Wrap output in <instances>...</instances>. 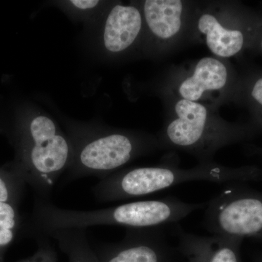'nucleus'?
I'll list each match as a JSON object with an SVG mask.
<instances>
[{"label":"nucleus","mask_w":262,"mask_h":262,"mask_svg":"<svg viewBox=\"0 0 262 262\" xmlns=\"http://www.w3.org/2000/svg\"><path fill=\"white\" fill-rule=\"evenodd\" d=\"M163 101L165 122L157 136L160 149L185 151L199 163L213 161L219 150L259 134L249 122L227 121L219 110L206 105L173 97H163Z\"/></svg>","instance_id":"obj_1"},{"label":"nucleus","mask_w":262,"mask_h":262,"mask_svg":"<svg viewBox=\"0 0 262 262\" xmlns=\"http://www.w3.org/2000/svg\"><path fill=\"white\" fill-rule=\"evenodd\" d=\"M207 203H188L176 198L133 202L115 207L76 211L55 206L50 200L37 198L34 207L36 233L62 229H84L94 226H124L127 228H154L176 225Z\"/></svg>","instance_id":"obj_2"},{"label":"nucleus","mask_w":262,"mask_h":262,"mask_svg":"<svg viewBox=\"0 0 262 262\" xmlns=\"http://www.w3.org/2000/svg\"><path fill=\"white\" fill-rule=\"evenodd\" d=\"M262 170L256 165L229 167L214 161L199 163L192 168L160 165L121 170L101 179L92 192L99 203L123 201L165 190L188 182L207 181L237 184L258 182Z\"/></svg>","instance_id":"obj_3"},{"label":"nucleus","mask_w":262,"mask_h":262,"mask_svg":"<svg viewBox=\"0 0 262 262\" xmlns=\"http://www.w3.org/2000/svg\"><path fill=\"white\" fill-rule=\"evenodd\" d=\"M262 30V13L238 1H195L189 42L206 46L227 60L253 51Z\"/></svg>","instance_id":"obj_4"},{"label":"nucleus","mask_w":262,"mask_h":262,"mask_svg":"<svg viewBox=\"0 0 262 262\" xmlns=\"http://www.w3.org/2000/svg\"><path fill=\"white\" fill-rule=\"evenodd\" d=\"M241 75L227 60L215 56L172 67L163 77L162 97L200 103L219 110L226 103H238Z\"/></svg>","instance_id":"obj_5"},{"label":"nucleus","mask_w":262,"mask_h":262,"mask_svg":"<svg viewBox=\"0 0 262 262\" xmlns=\"http://www.w3.org/2000/svg\"><path fill=\"white\" fill-rule=\"evenodd\" d=\"M156 149H160L157 136L117 131L96 136L80 146L66 181L88 176L106 178L136 157Z\"/></svg>","instance_id":"obj_6"},{"label":"nucleus","mask_w":262,"mask_h":262,"mask_svg":"<svg viewBox=\"0 0 262 262\" xmlns=\"http://www.w3.org/2000/svg\"><path fill=\"white\" fill-rule=\"evenodd\" d=\"M233 184L207 203L205 227L213 234L262 241V193Z\"/></svg>","instance_id":"obj_7"},{"label":"nucleus","mask_w":262,"mask_h":262,"mask_svg":"<svg viewBox=\"0 0 262 262\" xmlns=\"http://www.w3.org/2000/svg\"><path fill=\"white\" fill-rule=\"evenodd\" d=\"M27 132L24 167L26 179L37 198L50 200L58 179L55 164L61 151V134L53 120L45 116L33 119Z\"/></svg>","instance_id":"obj_8"},{"label":"nucleus","mask_w":262,"mask_h":262,"mask_svg":"<svg viewBox=\"0 0 262 262\" xmlns=\"http://www.w3.org/2000/svg\"><path fill=\"white\" fill-rule=\"evenodd\" d=\"M195 1L146 0L141 10L144 29L155 56H165L189 43Z\"/></svg>","instance_id":"obj_9"},{"label":"nucleus","mask_w":262,"mask_h":262,"mask_svg":"<svg viewBox=\"0 0 262 262\" xmlns=\"http://www.w3.org/2000/svg\"><path fill=\"white\" fill-rule=\"evenodd\" d=\"M99 262H170L171 248L160 227L127 228L120 242L95 248Z\"/></svg>","instance_id":"obj_10"},{"label":"nucleus","mask_w":262,"mask_h":262,"mask_svg":"<svg viewBox=\"0 0 262 262\" xmlns=\"http://www.w3.org/2000/svg\"><path fill=\"white\" fill-rule=\"evenodd\" d=\"M174 231L179 251L188 262H241L239 249L244 239L220 234L196 235L184 232L179 226Z\"/></svg>","instance_id":"obj_11"},{"label":"nucleus","mask_w":262,"mask_h":262,"mask_svg":"<svg viewBox=\"0 0 262 262\" xmlns=\"http://www.w3.org/2000/svg\"><path fill=\"white\" fill-rule=\"evenodd\" d=\"M144 30L141 10L133 5H116L108 13L103 32L105 48L120 53L134 46Z\"/></svg>","instance_id":"obj_12"},{"label":"nucleus","mask_w":262,"mask_h":262,"mask_svg":"<svg viewBox=\"0 0 262 262\" xmlns=\"http://www.w3.org/2000/svg\"><path fill=\"white\" fill-rule=\"evenodd\" d=\"M41 234L57 241L69 262H99L97 253L89 244L86 229H55Z\"/></svg>","instance_id":"obj_13"},{"label":"nucleus","mask_w":262,"mask_h":262,"mask_svg":"<svg viewBox=\"0 0 262 262\" xmlns=\"http://www.w3.org/2000/svg\"><path fill=\"white\" fill-rule=\"evenodd\" d=\"M238 104L243 105L250 115L248 122L259 134L262 133V71L241 75Z\"/></svg>","instance_id":"obj_14"},{"label":"nucleus","mask_w":262,"mask_h":262,"mask_svg":"<svg viewBox=\"0 0 262 262\" xmlns=\"http://www.w3.org/2000/svg\"><path fill=\"white\" fill-rule=\"evenodd\" d=\"M17 212L10 203L0 202V250L11 244L17 226Z\"/></svg>","instance_id":"obj_15"},{"label":"nucleus","mask_w":262,"mask_h":262,"mask_svg":"<svg viewBox=\"0 0 262 262\" xmlns=\"http://www.w3.org/2000/svg\"><path fill=\"white\" fill-rule=\"evenodd\" d=\"M36 237L38 244L37 252L23 262H58L56 251L47 236L36 234Z\"/></svg>","instance_id":"obj_16"},{"label":"nucleus","mask_w":262,"mask_h":262,"mask_svg":"<svg viewBox=\"0 0 262 262\" xmlns=\"http://www.w3.org/2000/svg\"><path fill=\"white\" fill-rule=\"evenodd\" d=\"M12 198V189L10 184L7 182L6 178L0 176V202L9 203Z\"/></svg>","instance_id":"obj_17"},{"label":"nucleus","mask_w":262,"mask_h":262,"mask_svg":"<svg viewBox=\"0 0 262 262\" xmlns=\"http://www.w3.org/2000/svg\"><path fill=\"white\" fill-rule=\"evenodd\" d=\"M71 3L79 9L86 10L94 8L98 5V1H96V0H72L71 1Z\"/></svg>","instance_id":"obj_18"},{"label":"nucleus","mask_w":262,"mask_h":262,"mask_svg":"<svg viewBox=\"0 0 262 262\" xmlns=\"http://www.w3.org/2000/svg\"><path fill=\"white\" fill-rule=\"evenodd\" d=\"M253 52L262 55V30L258 37L257 40H256V44H255L254 48H253Z\"/></svg>","instance_id":"obj_19"},{"label":"nucleus","mask_w":262,"mask_h":262,"mask_svg":"<svg viewBox=\"0 0 262 262\" xmlns=\"http://www.w3.org/2000/svg\"><path fill=\"white\" fill-rule=\"evenodd\" d=\"M255 151H256V152L258 153V154H259L260 155H261L262 156V149H255Z\"/></svg>","instance_id":"obj_20"},{"label":"nucleus","mask_w":262,"mask_h":262,"mask_svg":"<svg viewBox=\"0 0 262 262\" xmlns=\"http://www.w3.org/2000/svg\"><path fill=\"white\" fill-rule=\"evenodd\" d=\"M257 262H262V256L261 258H259V259H258V261Z\"/></svg>","instance_id":"obj_21"}]
</instances>
